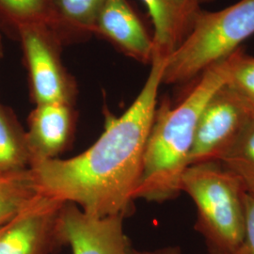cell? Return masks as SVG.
Wrapping results in <instances>:
<instances>
[{
  "label": "cell",
  "mask_w": 254,
  "mask_h": 254,
  "mask_svg": "<svg viewBox=\"0 0 254 254\" xmlns=\"http://www.w3.org/2000/svg\"><path fill=\"white\" fill-rule=\"evenodd\" d=\"M190 2H192L193 4H195V5H197V6H200L201 7V5H203V4H207V3H210V2H213L214 0H190Z\"/></svg>",
  "instance_id": "cell-20"
},
{
  "label": "cell",
  "mask_w": 254,
  "mask_h": 254,
  "mask_svg": "<svg viewBox=\"0 0 254 254\" xmlns=\"http://www.w3.org/2000/svg\"><path fill=\"white\" fill-rule=\"evenodd\" d=\"M220 163L239 178L247 192L254 194V114Z\"/></svg>",
  "instance_id": "cell-14"
},
{
  "label": "cell",
  "mask_w": 254,
  "mask_h": 254,
  "mask_svg": "<svg viewBox=\"0 0 254 254\" xmlns=\"http://www.w3.org/2000/svg\"><path fill=\"white\" fill-rule=\"evenodd\" d=\"M94 29L133 59L144 64L152 63L154 55L153 37L148 34L127 0H105Z\"/></svg>",
  "instance_id": "cell-10"
},
{
  "label": "cell",
  "mask_w": 254,
  "mask_h": 254,
  "mask_svg": "<svg viewBox=\"0 0 254 254\" xmlns=\"http://www.w3.org/2000/svg\"><path fill=\"white\" fill-rule=\"evenodd\" d=\"M0 6L20 22L35 23L45 10L46 0H0Z\"/></svg>",
  "instance_id": "cell-17"
},
{
  "label": "cell",
  "mask_w": 254,
  "mask_h": 254,
  "mask_svg": "<svg viewBox=\"0 0 254 254\" xmlns=\"http://www.w3.org/2000/svg\"><path fill=\"white\" fill-rule=\"evenodd\" d=\"M30 165L27 133L11 111L0 104V174L27 171Z\"/></svg>",
  "instance_id": "cell-12"
},
{
  "label": "cell",
  "mask_w": 254,
  "mask_h": 254,
  "mask_svg": "<svg viewBox=\"0 0 254 254\" xmlns=\"http://www.w3.org/2000/svg\"><path fill=\"white\" fill-rule=\"evenodd\" d=\"M123 216L94 217L77 205L65 202L61 230L73 254H134L124 230Z\"/></svg>",
  "instance_id": "cell-7"
},
{
  "label": "cell",
  "mask_w": 254,
  "mask_h": 254,
  "mask_svg": "<svg viewBox=\"0 0 254 254\" xmlns=\"http://www.w3.org/2000/svg\"><path fill=\"white\" fill-rule=\"evenodd\" d=\"M64 203L38 195L14 218L0 225V254H53L65 245L61 230Z\"/></svg>",
  "instance_id": "cell-6"
},
{
  "label": "cell",
  "mask_w": 254,
  "mask_h": 254,
  "mask_svg": "<svg viewBox=\"0 0 254 254\" xmlns=\"http://www.w3.org/2000/svg\"><path fill=\"white\" fill-rule=\"evenodd\" d=\"M38 195L29 169L0 174V225L18 215Z\"/></svg>",
  "instance_id": "cell-13"
},
{
  "label": "cell",
  "mask_w": 254,
  "mask_h": 254,
  "mask_svg": "<svg viewBox=\"0 0 254 254\" xmlns=\"http://www.w3.org/2000/svg\"><path fill=\"white\" fill-rule=\"evenodd\" d=\"M36 105H72L73 85L64 72L57 55L35 23L19 24Z\"/></svg>",
  "instance_id": "cell-8"
},
{
  "label": "cell",
  "mask_w": 254,
  "mask_h": 254,
  "mask_svg": "<svg viewBox=\"0 0 254 254\" xmlns=\"http://www.w3.org/2000/svg\"><path fill=\"white\" fill-rule=\"evenodd\" d=\"M134 254H184L179 247H166L153 251H136Z\"/></svg>",
  "instance_id": "cell-19"
},
{
  "label": "cell",
  "mask_w": 254,
  "mask_h": 254,
  "mask_svg": "<svg viewBox=\"0 0 254 254\" xmlns=\"http://www.w3.org/2000/svg\"><path fill=\"white\" fill-rule=\"evenodd\" d=\"M230 72L229 58L213 65L176 106L163 101L154 114L135 198L163 202L182 192V177L190 166L195 132L201 111L222 87Z\"/></svg>",
  "instance_id": "cell-2"
},
{
  "label": "cell",
  "mask_w": 254,
  "mask_h": 254,
  "mask_svg": "<svg viewBox=\"0 0 254 254\" xmlns=\"http://www.w3.org/2000/svg\"><path fill=\"white\" fill-rule=\"evenodd\" d=\"M229 62L226 85L254 110V57L239 48L229 57Z\"/></svg>",
  "instance_id": "cell-15"
},
{
  "label": "cell",
  "mask_w": 254,
  "mask_h": 254,
  "mask_svg": "<svg viewBox=\"0 0 254 254\" xmlns=\"http://www.w3.org/2000/svg\"><path fill=\"white\" fill-rule=\"evenodd\" d=\"M1 50H2V46H1V36H0V55H1Z\"/></svg>",
  "instance_id": "cell-21"
},
{
  "label": "cell",
  "mask_w": 254,
  "mask_h": 254,
  "mask_svg": "<svg viewBox=\"0 0 254 254\" xmlns=\"http://www.w3.org/2000/svg\"><path fill=\"white\" fill-rule=\"evenodd\" d=\"M254 114V109L237 96L226 83L220 87L201 111L190 156V166L220 162Z\"/></svg>",
  "instance_id": "cell-5"
},
{
  "label": "cell",
  "mask_w": 254,
  "mask_h": 254,
  "mask_svg": "<svg viewBox=\"0 0 254 254\" xmlns=\"http://www.w3.org/2000/svg\"><path fill=\"white\" fill-rule=\"evenodd\" d=\"M182 191L197 208L195 229L211 254H233L245 230V188L220 162L190 165L182 177Z\"/></svg>",
  "instance_id": "cell-3"
},
{
  "label": "cell",
  "mask_w": 254,
  "mask_h": 254,
  "mask_svg": "<svg viewBox=\"0 0 254 254\" xmlns=\"http://www.w3.org/2000/svg\"><path fill=\"white\" fill-rule=\"evenodd\" d=\"M253 35L254 0H239L217 11L200 9L188 36L166 57L162 83L183 84L198 78Z\"/></svg>",
  "instance_id": "cell-4"
},
{
  "label": "cell",
  "mask_w": 254,
  "mask_h": 254,
  "mask_svg": "<svg viewBox=\"0 0 254 254\" xmlns=\"http://www.w3.org/2000/svg\"><path fill=\"white\" fill-rule=\"evenodd\" d=\"M165 63L166 57L154 53L135 101L121 116H108L103 134L88 150L69 159L30 165L40 195L73 203L94 217L127 216L142 174Z\"/></svg>",
  "instance_id": "cell-1"
},
{
  "label": "cell",
  "mask_w": 254,
  "mask_h": 254,
  "mask_svg": "<svg viewBox=\"0 0 254 254\" xmlns=\"http://www.w3.org/2000/svg\"><path fill=\"white\" fill-rule=\"evenodd\" d=\"M105 0H58L65 18L78 27L94 28Z\"/></svg>",
  "instance_id": "cell-16"
},
{
  "label": "cell",
  "mask_w": 254,
  "mask_h": 254,
  "mask_svg": "<svg viewBox=\"0 0 254 254\" xmlns=\"http://www.w3.org/2000/svg\"><path fill=\"white\" fill-rule=\"evenodd\" d=\"M233 254H254V194H245V230L241 244Z\"/></svg>",
  "instance_id": "cell-18"
},
{
  "label": "cell",
  "mask_w": 254,
  "mask_h": 254,
  "mask_svg": "<svg viewBox=\"0 0 254 254\" xmlns=\"http://www.w3.org/2000/svg\"><path fill=\"white\" fill-rule=\"evenodd\" d=\"M154 26V53L168 57L180 46L200 12L190 0H142Z\"/></svg>",
  "instance_id": "cell-11"
},
{
  "label": "cell",
  "mask_w": 254,
  "mask_h": 254,
  "mask_svg": "<svg viewBox=\"0 0 254 254\" xmlns=\"http://www.w3.org/2000/svg\"><path fill=\"white\" fill-rule=\"evenodd\" d=\"M73 124L72 105H36L26 131L31 164L58 158L64 153L71 143Z\"/></svg>",
  "instance_id": "cell-9"
}]
</instances>
